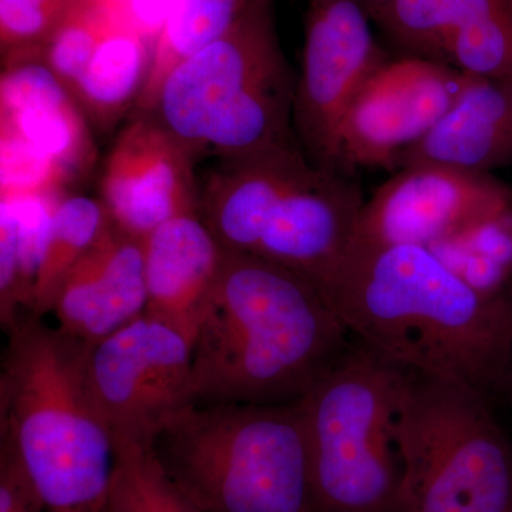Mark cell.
Here are the masks:
<instances>
[{"mask_svg": "<svg viewBox=\"0 0 512 512\" xmlns=\"http://www.w3.org/2000/svg\"><path fill=\"white\" fill-rule=\"evenodd\" d=\"M147 311L144 239L109 221L57 292V328L89 345L109 338Z\"/></svg>", "mask_w": 512, "mask_h": 512, "instance_id": "cell-15", "label": "cell"}, {"mask_svg": "<svg viewBox=\"0 0 512 512\" xmlns=\"http://www.w3.org/2000/svg\"><path fill=\"white\" fill-rule=\"evenodd\" d=\"M470 74L447 64L393 56L365 83L339 131L338 173L393 171L397 157L436 126L463 92Z\"/></svg>", "mask_w": 512, "mask_h": 512, "instance_id": "cell-11", "label": "cell"}, {"mask_svg": "<svg viewBox=\"0 0 512 512\" xmlns=\"http://www.w3.org/2000/svg\"><path fill=\"white\" fill-rule=\"evenodd\" d=\"M504 394H507V396H510V399L512 400V379H511V382L508 383L507 389H505Z\"/></svg>", "mask_w": 512, "mask_h": 512, "instance_id": "cell-28", "label": "cell"}, {"mask_svg": "<svg viewBox=\"0 0 512 512\" xmlns=\"http://www.w3.org/2000/svg\"><path fill=\"white\" fill-rule=\"evenodd\" d=\"M511 0H392L373 18L396 56L441 63L444 47L461 29Z\"/></svg>", "mask_w": 512, "mask_h": 512, "instance_id": "cell-21", "label": "cell"}, {"mask_svg": "<svg viewBox=\"0 0 512 512\" xmlns=\"http://www.w3.org/2000/svg\"><path fill=\"white\" fill-rule=\"evenodd\" d=\"M295 90L268 3L178 63L148 114L197 161L254 156L301 147L293 127Z\"/></svg>", "mask_w": 512, "mask_h": 512, "instance_id": "cell-5", "label": "cell"}, {"mask_svg": "<svg viewBox=\"0 0 512 512\" xmlns=\"http://www.w3.org/2000/svg\"><path fill=\"white\" fill-rule=\"evenodd\" d=\"M402 367L353 336L299 400L312 512H402Z\"/></svg>", "mask_w": 512, "mask_h": 512, "instance_id": "cell-7", "label": "cell"}, {"mask_svg": "<svg viewBox=\"0 0 512 512\" xmlns=\"http://www.w3.org/2000/svg\"><path fill=\"white\" fill-rule=\"evenodd\" d=\"M490 399L457 380L402 367V512H512V443Z\"/></svg>", "mask_w": 512, "mask_h": 512, "instance_id": "cell-8", "label": "cell"}, {"mask_svg": "<svg viewBox=\"0 0 512 512\" xmlns=\"http://www.w3.org/2000/svg\"><path fill=\"white\" fill-rule=\"evenodd\" d=\"M191 367L190 340L147 313L92 345L87 380L114 453L154 448L165 426L190 404Z\"/></svg>", "mask_w": 512, "mask_h": 512, "instance_id": "cell-9", "label": "cell"}, {"mask_svg": "<svg viewBox=\"0 0 512 512\" xmlns=\"http://www.w3.org/2000/svg\"><path fill=\"white\" fill-rule=\"evenodd\" d=\"M440 164L491 173L512 165V84L471 76L443 119L394 164Z\"/></svg>", "mask_w": 512, "mask_h": 512, "instance_id": "cell-17", "label": "cell"}, {"mask_svg": "<svg viewBox=\"0 0 512 512\" xmlns=\"http://www.w3.org/2000/svg\"><path fill=\"white\" fill-rule=\"evenodd\" d=\"M147 315L178 330L194 346L220 276L225 249L201 217L185 212L144 238Z\"/></svg>", "mask_w": 512, "mask_h": 512, "instance_id": "cell-16", "label": "cell"}, {"mask_svg": "<svg viewBox=\"0 0 512 512\" xmlns=\"http://www.w3.org/2000/svg\"><path fill=\"white\" fill-rule=\"evenodd\" d=\"M92 127L42 50L2 57L0 141L16 144L59 168L70 184L96 161Z\"/></svg>", "mask_w": 512, "mask_h": 512, "instance_id": "cell-14", "label": "cell"}, {"mask_svg": "<svg viewBox=\"0 0 512 512\" xmlns=\"http://www.w3.org/2000/svg\"><path fill=\"white\" fill-rule=\"evenodd\" d=\"M511 207V188L491 173L410 165L396 171L365 201L352 242L431 247Z\"/></svg>", "mask_w": 512, "mask_h": 512, "instance_id": "cell-12", "label": "cell"}, {"mask_svg": "<svg viewBox=\"0 0 512 512\" xmlns=\"http://www.w3.org/2000/svg\"><path fill=\"white\" fill-rule=\"evenodd\" d=\"M363 204L359 185L315 167L301 147L218 160L200 183L201 217L225 251L285 266L322 293Z\"/></svg>", "mask_w": 512, "mask_h": 512, "instance_id": "cell-4", "label": "cell"}, {"mask_svg": "<svg viewBox=\"0 0 512 512\" xmlns=\"http://www.w3.org/2000/svg\"><path fill=\"white\" fill-rule=\"evenodd\" d=\"M66 191L0 195V322L32 312L37 272L57 204Z\"/></svg>", "mask_w": 512, "mask_h": 512, "instance_id": "cell-18", "label": "cell"}, {"mask_svg": "<svg viewBox=\"0 0 512 512\" xmlns=\"http://www.w3.org/2000/svg\"><path fill=\"white\" fill-rule=\"evenodd\" d=\"M370 22L360 0H306L293 127L303 154L320 170L339 174V131L346 110L393 57L377 42Z\"/></svg>", "mask_w": 512, "mask_h": 512, "instance_id": "cell-10", "label": "cell"}, {"mask_svg": "<svg viewBox=\"0 0 512 512\" xmlns=\"http://www.w3.org/2000/svg\"><path fill=\"white\" fill-rule=\"evenodd\" d=\"M5 332L0 443L46 512H107L116 453L87 380L92 345L32 312Z\"/></svg>", "mask_w": 512, "mask_h": 512, "instance_id": "cell-3", "label": "cell"}, {"mask_svg": "<svg viewBox=\"0 0 512 512\" xmlns=\"http://www.w3.org/2000/svg\"><path fill=\"white\" fill-rule=\"evenodd\" d=\"M151 56L153 46L128 26L101 43L72 89L92 130L109 133L133 113L147 82Z\"/></svg>", "mask_w": 512, "mask_h": 512, "instance_id": "cell-19", "label": "cell"}, {"mask_svg": "<svg viewBox=\"0 0 512 512\" xmlns=\"http://www.w3.org/2000/svg\"><path fill=\"white\" fill-rule=\"evenodd\" d=\"M360 2L365 6L367 13H369L370 18L373 20L392 0H360Z\"/></svg>", "mask_w": 512, "mask_h": 512, "instance_id": "cell-27", "label": "cell"}, {"mask_svg": "<svg viewBox=\"0 0 512 512\" xmlns=\"http://www.w3.org/2000/svg\"><path fill=\"white\" fill-rule=\"evenodd\" d=\"M107 512H202L178 487L154 448H117Z\"/></svg>", "mask_w": 512, "mask_h": 512, "instance_id": "cell-24", "label": "cell"}, {"mask_svg": "<svg viewBox=\"0 0 512 512\" xmlns=\"http://www.w3.org/2000/svg\"><path fill=\"white\" fill-rule=\"evenodd\" d=\"M109 221V214L100 198L64 195L53 215L45 254L37 272L32 313L42 318L52 313L64 279L92 248Z\"/></svg>", "mask_w": 512, "mask_h": 512, "instance_id": "cell-22", "label": "cell"}, {"mask_svg": "<svg viewBox=\"0 0 512 512\" xmlns=\"http://www.w3.org/2000/svg\"><path fill=\"white\" fill-rule=\"evenodd\" d=\"M79 0H0L2 57L40 49Z\"/></svg>", "mask_w": 512, "mask_h": 512, "instance_id": "cell-25", "label": "cell"}, {"mask_svg": "<svg viewBox=\"0 0 512 512\" xmlns=\"http://www.w3.org/2000/svg\"><path fill=\"white\" fill-rule=\"evenodd\" d=\"M352 338L309 279L225 251L192 346L190 404L298 403Z\"/></svg>", "mask_w": 512, "mask_h": 512, "instance_id": "cell-2", "label": "cell"}, {"mask_svg": "<svg viewBox=\"0 0 512 512\" xmlns=\"http://www.w3.org/2000/svg\"><path fill=\"white\" fill-rule=\"evenodd\" d=\"M352 336L493 397L512 379V302L416 244H352L325 288Z\"/></svg>", "mask_w": 512, "mask_h": 512, "instance_id": "cell-1", "label": "cell"}, {"mask_svg": "<svg viewBox=\"0 0 512 512\" xmlns=\"http://www.w3.org/2000/svg\"><path fill=\"white\" fill-rule=\"evenodd\" d=\"M197 163L153 114H130L100 175L99 198L111 222L144 239L165 221L200 211Z\"/></svg>", "mask_w": 512, "mask_h": 512, "instance_id": "cell-13", "label": "cell"}, {"mask_svg": "<svg viewBox=\"0 0 512 512\" xmlns=\"http://www.w3.org/2000/svg\"><path fill=\"white\" fill-rule=\"evenodd\" d=\"M0 512H46L15 454L3 443L0 446Z\"/></svg>", "mask_w": 512, "mask_h": 512, "instance_id": "cell-26", "label": "cell"}, {"mask_svg": "<svg viewBox=\"0 0 512 512\" xmlns=\"http://www.w3.org/2000/svg\"><path fill=\"white\" fill-rule=\"evenodd\" d=\"M511 2H512V0H511Z\"/></svg>", "mask_w": 512, "mask_h": 512, "instance_id": "cell-29", "label": "cell"}, {"mask_svg": "<svg viewBox=\"0 0 512 512\" xmlns=\"http://www.w3.org/2000/svg\"><path fill=\"white\" fill-rule=\"evenodd\" d=\"M272 0H171L151 56L150 72L133 113L153 109L168 73Z\"/></svg>", "mask_w": 512, "mask_h": 512, "instance_id": "cell-20", "label": "cell"}, {"mask_svg": "<svg viewBox=\"0 0 512 512\" xmlns=\"http://www.w3.org/2000/svg\"><path fill=\"white\" fill-rule=\"evenodd\" d=\"M154 451L202 512H312L299 403L188 404Z\"/></svg>", "mask_w": 512, "mask_h": 512, "instance_id": "cell-6", "label": "cell"}, {"mask_svg": "<svg viewBox=\"0 0 512 512\" xmlns=\"http://www.w3.org/2000/svg\"><path fill=\"white\" fill-rule=\"evenodd\" d=\"M123 26L128 25L114 0H79L40 47L43 59L72 93L101 43Z\"/></svg>", "mask_w": 512, "mask_h": 512, "instance_id": "cell-23", "label": "cell"}]
</instances>
